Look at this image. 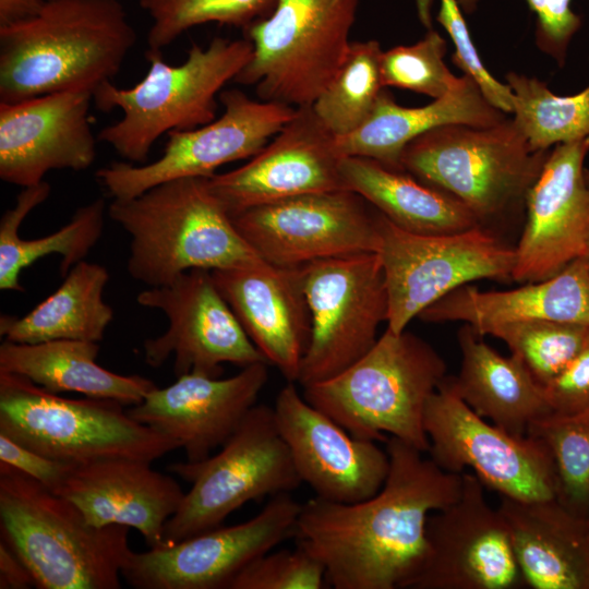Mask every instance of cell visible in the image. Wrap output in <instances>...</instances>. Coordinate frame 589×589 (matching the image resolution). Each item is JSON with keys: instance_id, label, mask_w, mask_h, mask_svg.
Returning a JSON list of instances; mask_svg holds the SVG:
<instances>
[{"instance_id": "6da1fadb", "label": "cell", "mask_w": 589, "mask_h": 589, "mask_svg": "<svg viewBox=\"0 0 589 589\" xmlns=\"http://www.w3.org/2000/svg\"><path fill=\"white\" fill-rule=\"evenodd\" d=\"M385 444L389 470L376 494L354 503L315 496L301 506L297 544L323 565L335 589L408 588L424 558L430 514L460 495L461 473L397 437Z\"/></svg>"}, {"instance_id": "7a4b0ae2", "label": "cell", "mask_w": 589, "mask_h": 589, "mask_svg": "<svg viewBox=\"0 0 589 589\" xmlns=\"http://www.w3.org/2000/svg\"><path fill=\"white\" fill-rule=\"evenodd\" d=\"M136 40L118 0H47L38 15L0 27V103L94 93L118 74Z\"/></svg>"}, {"instance_id": "3957f363", "label": "cell", "mask_w": 589, "mask_h": 589, "mask_svg": "<svg viewBox=\"0 0 589 589\" xmlns=\"http://www.w3.org/2000/svg\"><path fill=\"white\" fill-rule=\"evenodd\" d=\"M0 529L39 589H119L129 527L91 525L69 500L0 461Z\"/></svg>"}, {"instance_id": "277c9868", "label": "cell", "mask_w": 589, "mask_h": 589, "mask_svg": "<svg viewBox=\"0 0 589 589\" xmlns=\"http://www.w3.org/2000/svg\"><path fill=\"white\" fill-rule=\"evenodd\" d=\"M108 214L131 237L129 274L148 287L195 268L265 262L239 233L207 178L176 179L132 199H113Z\"/></svg>"}, {"instance_id": "5b68a950", "label": "cell", "mask_w": 589, "mask_h": 589, "mask_svg": "<svg viewBox=\"0 0 589 589\" xmlns=\"http://www.w3.org/2000/svg\"><path fill=\"white\" fill-rule=\"evenodd\" d=\"M446 363L424 339L386 327L373 347L337 375L303 387V397L358 438L397 437L423 453L426 404Z\"/></svg>"}, {"instance_id": "8992f818", "label": "cell", "mask_w": 589, "mask_h": 589, "mask_svg": "<svg viewBox=\"0 0 589 589\" xmlns=\"http://www.w3.org/2000/svg\"><path fill=\"white\" fill-rule=\"evenodd\" d=\"M248 38L215 37L206 48L193 44L183 63L172 65L147 50L145 77L131 88L104 82L93 93L98 109L119 108L121 119L105 127L98 140L130 163H145L165 133L184 131L216 119L217 94L252 57Z\"/></svg>"}, {"instance_id": "52a82bcc", "label": "cell", "mask_w": 589, "mask_h": 589, "mask_svg": "<svg viewBox=\"0 0 589 589\" xmlns=\"http://www.w3.org/2000/svg\"><path fill=\"white\" fill-rule=\"evenodd\" d=\"M550 151H533L513 119L446 124L410 142L401 169L466 205L482 226L525 207ZM486 227V226H485Z\"/></svg>"}, {"instance_id": "ba28073f", "label": "cell", "mask_w": 589, "mask_h": 589, "mask_svg": "<svg viewBox=\"0 0 589 589\" xmlns=\"http://www.w3.org/2000/svg\"><path fill=\"white\" fill-rule=\"evenodd\" d=\"M123 408L110 399L62 397L0 372V433L47 457L74 465L109 458L153 462L181 448Z\"/></svg>"}, {"instance_id": "9c48e42d", "label": "cell", "mask_w": 589, "mask_h": 589, "mask_svg": "<svg viewBox=\"0 0 589 589\" xmlns=\"http://www.w3.org/2000/svg\"><path fill=\"white\" fill-rule=\"evenodd\" d=\"M360 0H277L273 12L247 26L253 45L233 80L260 99L312 106L344 63Z\"/></svg>"}, {"instance_id": "30bf717a", "label": "cell", "mask_w": 589, "mask_h": 589, "mask_svg": "<svg viewBox=\"0 0 589 589\" xmlns=\"http://www.w3.org/2000/svg\"><path fill=\"white\" fill-rule=\"evenodd\" d=\"M168 469L192 485L165 526V546L221 526L250 501L291 493L302 483L274 409L263 404L251 408L217 454Z\"/></svg>"}, {"instance_id": "8fae6325", "label": "cell", "mask_w": 589, "mask_h": 589, "mask_svg": "<svg viewBox=\"0 0 589 589\" xmlns=\"http://www.w3.org/2000/svg\"><path fill=\"white\" fill-rule=\"evenodd\" d=\"M380 213V212H378ZM377 254L387 297V328L399 334L450 291L479 279H512L515 248L488 227L447 235L406 231L380 213Z\"/></svg>"}, {"instance_id": "7c38bea8", "label": "cell", "mask_w": 589, "mask_h": 589, "mask_svg": "<svg viewBox=\"0 0 589 589\" xmlns=\"http://www.w3.org/2000/svg\"><path fill=\"white\" fill-rule=\"evenodd\" d=\"M423 425L430 458L443 470L462 473L469 468L483 486L510 498H555V468L544 443L478 416L457 395L448 375L430 397Z\"/></svg>"}, {"instance_id": "4fadbf2b", "label": "cell", "mask_w": 589, "mask_h": 589, "mask_svg": "<svg viewBox=\"0 0 589 589\" xmlns=\"http://www.w3.org/2000/svg\"><path fill=\"white\" fill-rule=\"evenodd\" d=\"M311 338L298 383L330 378L365 354L387 321L388 297L377 253L318 260L301 266Z\"/></svg>"}, {"instance_id": "5bb4252c", "label": "cell", "mask_w": 589, "mask_h": 589, "mask_svg": "<svg viewBox=\"0 0 589 589\" xmlns=\"http://www.w3.org/2000/svg\"><path fill=\"white\" fill-rule=\"evenodd\" d=\"M230 217L256 254L275 266L378 250L380 213L349 190L301 194Z\"/></svg>"}, {"instance_id": "9a60e30c", "label": "cell", "mask_w": 589, "mask_h": 589, "mask_svg": "<svg viewBox=\"0 0 589 589\" xmlns=\"http://www.w3.org/2000/svg\"><path fill=\"white\" fill-rule=\"evenodd\" d=\"M224 112L207 124L168 133L164 154L143 165L112 163L96 178L113 199H132L160 183L209 178L220 166L252 158L293 117L296 108L255 100L240 89L221 91Z\"/></svg>"}, {"instance_id": "2e32d148", "label": "cell", "mask_w": 589, "mask_h": 589, "mask_svg": "<svg viewBox=\"0 0 589 589\" xmlns=\"http://www.w3.org/2000/svg\"><path fill=\"white\" fill-rule=\"evenodd\" d=\"M301 506L290 493L274 495L247 521L132 552L122 577L136 589H229L248 564L294 537Z\"/></svg>"}, {"instance_id": "e0dca14e", "label": "cell", "mask_w": 589, "mask_h": 589, "mask_svg": "<svg viewBox=\"0 0 589 589\" xmlns=\"http://www.w3.org/2000/svg\"><path fill=\"white\" fill-rule=\"evenodd\" d=\"M140 305L165 313L166 332L144 341L145 362L157 368L173 354L176 376L220 377L224 363L244 368L266 362L219 292L212 271L195 268L141 291Z\"/></svg>"}, {"instance_id": "ac0fdd59", "label": "cell", "mask_w": 589, "mask_h": 589, "mask_svg": "<svg viewBox=\"0 0 589 589\" xmlns=\"http://www.w3.org/2000/svg\"><path fill=\"white\" fill-rule=\"evenodd\" d=\"M458 498L430 514L422 565L409 589H516L526 585L508 526L484 497L483 484L462 472Z\"/></svg>"}, {"instance_id": "d6986e66", "label": "cell", "mask_w": 589, "mask_h": 589, "mask_svg": "<svg viewBox=\"0 0 589 589\" xmlns=\"http://www.w3.org/2000/svg\"><path fill=\"white\" fill-rule=\"evenodd\" d=\"M336 135L312 106L293 117L249 163L207 178L211 191L230 216L292 196L345 190Z\"/></svg>"}, {"instance_id": "ffe728a7", "label": "cell", "mask_w": 589, "mask_h": 589, "mask_svg": "<svg viewBox=\"0 0 589 589\" xmlns=\"http://www.w3.org/2000/svg\"><path fill=\"white\" fill-rule=\"evenodd\" d=\"M589 137L550 151L529 190L526 223L515 247L512 280H543L586 256L589 249V184L585 159Z\"/></svg>"}, {"instance_id": "44dd1931", "label": "cell", "mask_w": 589, "mask_h": 589, "mask_svg": "<svg viewBox=\"0 0 589 589\" xmlns=\"http://www.w3.org/2000/svg\"><path fill=\"white\" fill-rule=\"evenodd\" d=\"M278 430L296 470L315 496L354 503L376 494L389 470V457L377 442L358 438L312 406L296 383L278 393L273 407Z\"/></svg>"}, {"instance_id": "7402d4cb", "label": "cell", "mask_w": 589, "mask_h": 589, "mask_svg": "<svg viewBox=\"0 0 589 589\" xmlns=\"http://www.w3.org/2000/svg\"><path fill=\"white\" fill-rule=\"evenodd\" d=\"M93 92L71 89L0 103V178L32 187L50 170H85L96 158Z\"/></svg>"}, {"instance_id": "603a6c76", "label": "cell", "mask_w": 589, "mask_h": 589, "mask_svg": "<svg viewBox=\"0 0 589 589\" xmlns=\"http://www.w3.org/2000/svg\"><path fill=\"white\" fill-rule=\"evenodd\" d=\"M268 365L256 362L225 378L188 373L167 387L154 388L127 412L179 442L185 461L200 462L230 437L256 405Z\"/></svg>"}, {"instance_id": "cb8c5ba5", "label": "cell", "mask_w": 589, "mask_h": 589, "mask_svg": "<svg viewBox=\"0 0 589 589\" xmlns=\"http://www.w3.org/2000/svg\"><path fill=\"white\" fill-rule=\"evenodd\" d=\"M250 340L287 382L297 383L311 338L301 266L256 265L212 271Z\"/></svg>"}, {"instance_id": "d4e9b609", "label": "cell", "mask_w": 589, "mask_h": 589, "mask_svg": "<svg viewBox=\"0 0 589 589\" xmlns=\"http://www.w3.org/2000/svg\"><path fill=\"white\" fill-rule=\"evenodd\" d=\"M151 464L109 458L73 465L55 493L72 502L91 525L134 528L149 549L161 548L165 526L185 493Z\"/></svg>"}, {"instance_id": "484cf974", "label": "cell", "mask_w": 589, "mask_h": 589, "mask_svg": "<svg viewBox=\"0 0 589 589\" xmlns=\"http://www.w3.org/2000/svg\"><path fill=\"white\" fill-rule=\"evenodd\" d=\"M428 323L465 322L479 335L492 325L517 321H553L589 327V265L586 257L553 277L509 290L482 291L464 285L418 316Z\"/></svg>"}, {"instance_id": "4316f807", "label": "cell", "mask_w": 589, "mask_h": 589, "mask_svg": "<svg viewBox=\"0 0 589 589\" xmlns=\"http://www.w3.org/2000/svg\"><path fill=\"white\" fill-rule=\"evenodd\" d=\"M526 585L533 589H589V524L555 498L500 495Z\"/></svg>"}, {"instance_id": "83f0119b", "label": "cell", "mask_w": 589, "mask_h": 589, "mask_svg": "<svg viewBox=\"0 0 589 589\" xmlns=\"http://www.w3.org/2000/svg\"><path fill=\"white\" fill-rule=\"evenodd\" d=\"M505 118L477 83L462 74L460 83L448 94L421 107L401 106L384 88L369 118L353 132L336 139L345 157H365L401 168L405 147L432 129L446 124L485 127Z\"/></svg>"}, {"instance_id": "f1b7e54d", "label": "cell", "mask_w": 589, "mask_h": 589, "mask_svg": "<svg viewBox=\"0 0 589 589\" xmlns=\"http://www.w3.org/2000/svg\"><path fill=\"white\" fill-rule=\"evenodd\" d=\"M457 341L461 362L450 382L478 416L525 436L533 421L551 413L544 386L518 357L501 354L468 324L458 330Z\"/></svg>"}, {"instance_id": "f546056e", "label": "cell", "mask_w": 589, "mask_h": 589, "mask_svg": "<svg viewBox=\"0 0 589 589\" xmlns=\"http://www.w3.org/2000/svg\"><path fill=\"white\" fill-rule=\"evenodd\" d=\"M340 173L345 190L361 195L406 231L447 235L481 225L460 201L401 168L371 158L346 156Z\"/></svg>"}, {"instance_id": "4dcf8cb0", "label": "cell", "mask_w": 589, "mask_h": 589, "mask_svg": "<svg viewBox=\"0 0 589 589\" xmlns=\"http://www.w3.org/2000/svg\"><path fill=\"white\" fill-rule=\"evenodd\" d=\"M99 344L59 339L36 344L3 340L0 372L24 376L56 393L74 392L91 398L110 399L134 406L157 386L137 374L122 375L96 362Z\"/></svg>"}, {"instance_id": "1f68e13d", "label": "cell", "mask_w": 589, "mask_h": 589, "mask_svg": "<svg viewBox=\"0 0 589 589\" xmlns=\"http://www.w3.org/2000/svg\"><path fill=\"white\" fill-rule=\"evenodd\" d=\"M109 278L105 266L84 260L76 263L60 287L27 314H2L1 337L20 344L59 339L99 342L113 317L103 297Z\"/></svg>"}, {"instance_id": "d6a6232c", "label": "cell", "mask_w": 589, "mask_h": 589, "mask_svg": "<svg viewBox=\"0 0 589 589\" xmlns=\"http://www.w3.org/2000/svg\"><path fill=\"white\" fill-rule=\"evenodd\" d=\"M51 188L48 182L23 188L13 208L0 221V289L23 291L20 274L37 260L49 255L61 256L60 273L68 272L88 254L101 236L106 204L97 199L77 208L71 220L53 233L23 239L19 228L25 217L45 202Z\"/></svg>"}, {"instance_id": "836d02e7", "label": "cell", "mask_w": 589, "mask_h": 589, "mask_svg": "<svg viewBox=\"0 0 589 589\" xmlns=\"http://www.w3.org/2000/svg\"><path fill=\"white\" fill-rule=\"evenodd\" d=\"M513 121L533 151L589 137V85L570 96L554 94L545 82L508 72Z\"/></svg>"}, {"instance_id": "e575fe53", "label": "cell", "mask_w": 589, "mask_h": 589, "mask_svg": "<svg viewBox=\"0 0 589 589\" xmlns=\"http://www.w3.org/2000/svg\"><path fill=\"white\" fill-rule=\"evenodd\" d=\"M378 41H351L337 74L312 107L336 136L357 130L371 115L385 88L382 82Z\"/></svg>"}, {"instance_id": "d590c367", "label": "cell", "mask_w": 589, "mask_h": 589, "mask_svg": "<svg viewBox=\"0 0 589 589\" xmlns=\"http://www.w3.org/2000/svg\"><path fill=\"white\" fill-rule=\"evenodd\" d=\"M528 435L548 447L555 468V500L574 515L589 518V409L569 416L549 413L533 421Z\"/></svg>"}, {"instance_id": "8d00e7d4", "label": "cell", "mask_w": 589, "mask_h": 589, "mask_svg": "<svg viewBox=\"0 0 589 589\" xmlns=\"http://www.w3.org/2000/svg\"><path fill=\"white\" fill-rule=\"evenodd\" d=\"M504 341L534 378L545 386L580 351L589 327L553 321H517L490 326L483 333Z\"/></svg>"}, {"instance_id": "74e56055", "label": "cell", "mask_w": 589, "mask_h": 589, "mask_svg": "<svg viewBox=\"0 0 589 589\" xmlns=\"http://www.w3.org/2000/svg\"><path fill=\"white\" fill-rule=\"evenodd\" d=\"M277 0H139L152 20L148 50H161L188 29L219 23L243 29L269 15Z\"/></svg>"}, {"instance_id": "f35d334b", "label": "cell", "mask_w": 589, "mask_h": 589, "mask_svg": "<svg viewBox=\"0 0 589 589\" xmlns=\"http://www.w3.org/2000/svg\"><path fill=\"white\" fill-rule=\"evenodd\" d=\"M446 40L435 31L413 45H400L382 52L381 73L384 87H397L440 98L461 80L444 62Z\"/></svg>"}, {"instance_id": "ab89813d", "label": "cell", "mask_w": 589, "mask_h": 589, "mask_svg": "<svg viewBox=\"0 0 589 589\" xmlns=\"http://www.w3.org/2000/svg\"><path fill=\"white\" fill-rule=\"evenodd\" d=\"M323 565L297 544L294 550L267 552L248 564L229 589H322Z\"/></svg>"}, {"instance_id": "60d3db41", "label": "cell", "mask_w": 589, "mask_h": 589, "mask_svg": "<svg viewBox=\"0 0 589 589\" xmlns=\"http://www.w3.org/2000/svg\"><path fill=\"white\" fill-rule=\"evenodd\" d=\"M437 22L446 29L455 46L452 62L472 79L485 98L504 113L513 112V93L484 67L471 39L464 12L457 0H440Z\"/></svg>"}, {"instance_id": "b9f144b4", "label": "cell", "mask_w": 589, "mask_h": 589, "mask_svg": "<svg viewBox=\"0 0 589 589\" xmlns=\"http://www.w3.org/2000/svg\"><path fill=\"white\" fill-rule=\"evenodd\" d=\"M480 0H457L464 14L476 11ZM537 15L536 44L560 67L566 62L569 44L581 26V19L570 9V0H527Z\"/></svg>"}, {"instance_id": "7bdbcfd3", "label": "cell", "mask_w": 589, "mask_h": 589, "mask_svg": "<svg viewBox=\"0 0 589 589\" xmlns=\"http://www.w3.org/2000/svg\"><path fill=\"white\" fill-rule=\"evenodd\" d=\"M552 413L569 416L589 409V338L575 358L544 386Z\"/></svg>"}, {"instance_id": "ee69618b", "label": "cell", "mask_w": 589, "mask_h": 589, "mask_svg": "<svg viewBox=\"0 0 589 589\" xmlns=\"http://www.w3.org/2000/svg\"><path fill=\"white\" fill-rule=\"evenodd\" d=\"M0 461L22 471L55 492L74 464L39 454L0 433Z\"/></svg>"}, {"instance_id": "f6af8a7d", "label": "cell", "mask_w": 589, "mask_h": 589, "mask_svg": "<svg viewBox=\"0 0 589 589\" xmlns=\"http://www.w3.org/2000/svg\"><path fill=\"white\" fill-rule=\"evenodd\" d=\"M35 586V580L23 561L4 542L0 541V588L26 589Z\"/></svg>"}, {"instance_id": "bcb514c9", "label": "cell", "mask_w": 589, "mask_h": 589, "mask_svg": "<svg viewBox=\"0 0 589 589\" xmlns=\"http://www.w3.org/2000/svg\"><path fill=\"white\" fill-rule=\"evenodd\" d=\"M47 0H0V27L29 20L40 13Z\"/></svg>"}, {"instance_id": "7dc6e473", "label": "cell", "mask_w": 589, "mask_h": 589, "mask_svg": "<svg viewBox=\"0 0 589 589\" xmlns=\"http://www.w3.org/2000/svg\"><path fill=\"white\" fill-rule=\"evenodd\" d=\"M585 177H586V180H587V182L589 184V169L585 170Z\"/></svg>"}, {"instance_id": "c3c4849f", "label": "cell", "mask_w": 589, "mask_h": 589, "mask_svg": "<svg viewBox=\"0 0 589 589\" xmlns=\"http://www.w3.org/2000/svg\"><path fill=\"white\" fill-rule=\"evenodd\" d=\"M585 257H586V260H587V262H588V265H589V249H588V252H587V254H586Z\"/></svg>"}, {"instance_id": "681fc988", "label": "cell", "mask_w": 589, "mask_h": 589, "mask_svg": "<svg viewBox=\"0 0 589 589\" xmlns=\"http://www.w3.org/2000/svg\"><path fill=\"white\" fill-rule=\"evenodd\" d=\"M588 524H589V518H588Z\"/></svg>"}]
</instances>
